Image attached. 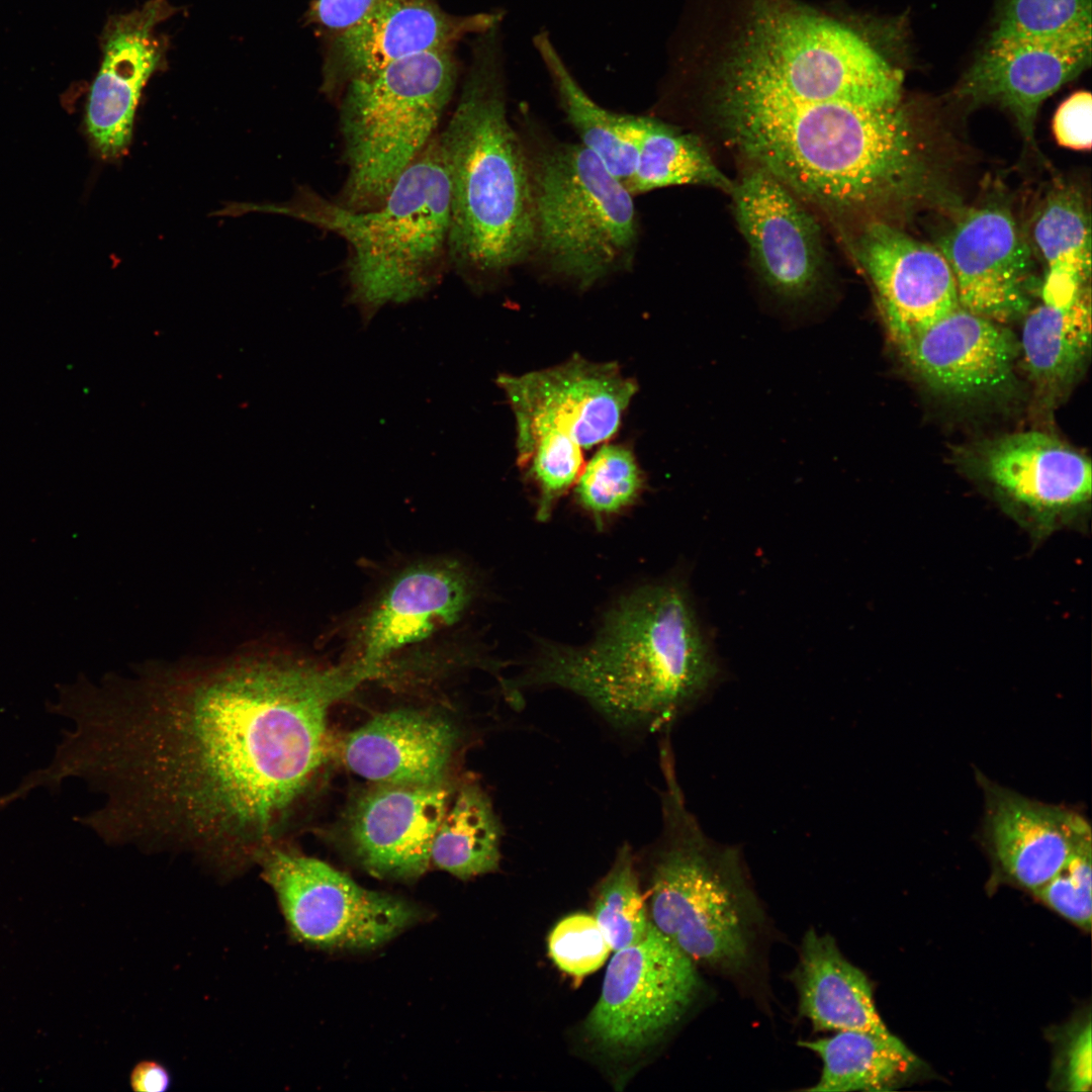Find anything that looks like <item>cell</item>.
<instances>
[{"label":"cell","mask_w":1092,"mask_h":1092,"mask_svg":"<svg viewBox=\"0 0 1092 1092\" xmlns=\"http://www.w3.org/2000/svg\"><path fill=\"white\" fill-rule=\"evenodd\" d=\"M369 679L352 661L324 667L259 643L79 679L63 705L77 723L68 766L106 796L82 821L111 844L242 874L287 843L324 763L329 711Z\"/></svg>","instance_id":"6da1fadb"},{"label":"cell","mask_w":1092,"mask_h":1092,"mask_svg":"<svg viewBox=\"0 0 1092 1092\" xmlns=\"http://www.w3.org/2000/svg\"><path fill=\"white\" fill-rule=\"evenodd\" d=\"M722 73L713 108L723 138L798 197L844 217L935 195L929 148L901 104L801 100Z\"/></svg>","instance_id":"7a4b0ae2"},{"label":"cell","mask_w":1092,"mask_h":1092,"mask_svg":"<svg viewBox=\"0 0 1092 1092\" xmlns=\"http://www.w3.org/2000/svg\"><path fill=\"white\" fill-rule=\"evenodd\" d=\"M718 674L687 589L668 581L618 600L586 645L542 642L524 670L500 684L512 706H520L522 689L559 688L615 730L647 736L670 733Z\"/></svg>","instance_id":"3957f363"},{"label":"cell","mask_w":1092,"mask_h":1092,"mask_svg":"<svg viewBox=\"0 0 1092 1092\" xmlns=\"http://www.w3.org/2000/svg\"><path fill=\"white\" fill-rule=\"evenodd\" d=\"M498 26L485 30L446 127L449 266L476 292L528 263L533 211L528 159L510 122Z\"/></svg>","instance_id":"277c9868"},{"label":"cell","mask_w":1092,"mask_h":1092,"mask_svg":"<svg viewBox=\"0 0 1092 1092\" xmlns=\"http://www.w3.org/2000/svg\"><path fill=\"white\" fill-rule=\"evenodd\" d=\"M661 830L651 848V923L697 967L745 984L758 972L763 908L740 850L688 809L670 738L659 740Z\"/></svg>","instance_id":"5b68a950"},{"label":"cell","mask_w":1092,"mask_h":1092,"mask_svg":"<svg viewBox=\"0 0 1092 1092\" xmlns=\"http://www.w3.org/2000/svg\"><path fill=\"white\" fill-rule=\"evenodd\" d=\"M247 211L288 215L340 237L349 250L348 301L365 325L386 304L428 294L449 265V183L438 133L373 208L350 209L299 187L284 203H236L223 209L228 215Z\"/></svg>","instance_id":"8992f818"},{"label":"cell","mask_w":1092,"mask_h":1092,"mask_svg":"<svg viewBox=\"0 0 1092 1092\" xmlns=\"http://www.w3.org/2000/svg\"><path fill=\"white\" fill-rule=\"evenodd\" d=\"M533 240L529 262L580 290L629 270L639 243L633 195L579 143L531 126Z\"/></svg>","instance_id":"52a82bcc"},{"label":"cell","mask_w":1092,"mask_h":1092,"mask_svg":"<svg viewBox=\"0 0 1092 1092\" xmlns=\"http://www.w3.org/2000/svg\"><path fill=\"white\" fill-rule=\"evenodd\" d=\"M495 383L515 417L518 465L538 491L536 518L546 522L577 481L584 452L619 431L637 383L614 362L577 355L542 370L499 374Z\"/></svg>","instance_id":"ba28073f"},{"label":"cell","mask_w":1092,"mask_h":1092,"mask_svg":"<svg viewBox=\"0 0 1092 1092\" xmlns=\"http://www.w3.org/2000/svg\"><path fill=\"white\" fill-rule=\"evenodd\" d=\"M455 84L450 49L348 79L340 104L347 175L336 201L354 210L378 205L437 134Z\"/></svg>","instance_id":"9c48e42d"},{"label":"cell","mask_w":1092,"mask_h":1092,"mask_svg":"<svg viewBox=\"0 0 1092 1092\" xmlns=\"http://www.w3.org/2000/svg\"><path fill=\"white\" fill-rule=\"evenodd\" d=\"M723 71L801 100L901 102V71L867 40L835 20L791 8L759 13Z\"/></svg>","instance_id":"30bf717a"},{"label":"cell","mask_w":1092,"mask_h":1092,"mask_svg":"<svg viewBox=\"0 0 1092 1092\" xmlns=\"http://www.w3.org/2000/svg\"><path fill=\"white\" fill-rule=\"evenodd\" d=\"M258 867L274 891L294 938L323 948L381 945L418 921L421 911L395 896L368 890L288 843L268 849Z\"/></svg>","instance_id":"8fae6325"},{"label":"cell","mask_w":1092,"mask_h":1092,"mask_svg":"<svg viewBox=\"0 0 1092 1092\" xmlns=\"http://www.w3.org/2000/svg\"><path fill=\"white\" fill-rule=\"evenodd\" d=\"M969 471L1034 546L1060 530L1088 526L1090 459L1051 434L1032 430L985 441Z\"/></svg>","instance_id":"7c38bea8"},{"label":"cell","mask_w":1092,"mask_h":1092,"mask_svg":"<svg viewBox=\"0 0 1092 1092\" xmlns=\"http://www.w3.org/2000/svg\"><path fill=\"white\" fill-rule=\"evenodd\" d=\"M701 989L697 965L651 923L641 941L616 950L585 1028L606 1050H642L681 1019Z\"/></svg>","instance_id":"4fadbf2b"},{"label":"cell","mask_w":1092,"mask_h":1092,"mask_svg":"<svg viewBox=\"0 0 1092 1092\" xmlns=\"http://www.w3.org/2000/svg\"><path fill=\"white\" fill-rule=\"evenodd\" d=\"M752 267L786 303H807L824 290L827 258L819 224L799 197L772 175L751 166L730 192Z\"/></svg>","instance_id":"5bb4252c"},{"label":"cell","mask_w":1092,"mask_h":1092,"mask_svg":"<svg viewBox=\"0 0 1092 1092\" xmlns=\"http://www.w3.org/2000/svg\"><path fill=\"white\" fill-rule=\"evenodd\" d=\"M477 594L475 575L458 559L432 557L405 565L386 579L354 623L353 660L384 665L460 622Z\"/></svg>","instance_id":"9a60e30c"},{"label":"cell","mask_w":1092,"mask_h":1092,"mask_svg":"<svg viewBox=\"0 0 1092 1092\" xmlns=\"http://www.w3.org/2000/svg\"><path fill=\"white\" fill-rule=\"evenodd\" d=\"M891 342L922 383L948 400L994 401L1017 383L1018 340L961 305Z\"/></svg>","instance_id":"2e32d148"},{"label":"cell","mask_w":1092,"mask_h":1092,"mask_svg":"<svg viewBox=\"0 0 1092 1092\" xmlns=\"http://www.w3.org/2000/svg\"><path fill=\"white\" fill-rule=\"evenodd\" d=\"M938 250L962 307L1002 325L1030 309L1031 255L1007 210L990 205L969 211Z\"/></svg>","instance_id":"e0dca14e"},{"label":"cell","mask_w":1092,"mask_h":1092,"mask_svg":"<svg viewBox=\"0 0 1092 1092\" xmlns=\"http://www.w3.org/2000/svg\"><path fill=\"white\" fill-rule=\"evenodd\" d=\"M853 251L874 287L891 341L960 305L951 269L941 252L890 223L868 222Z\"/></svg>","instance_id":"ac0fdd59"},{"label":"cell","mask_w":1092,"mask_h":1092,"mask_svg":"<svg viewBox=\"0 0 1092 1092\" xmlns=\"http://www.w3.org/2000/svg\"><path fill=\"white\" fill-rule=\"evenodd\" d=\"M451 802L445 781L432 785L373 784L354 802L348 835L372 874L415 880L431 866V847Z\"/></svg>","instance_id":"d6986e66"},{"label":"cell","mask_w":1092,"mask_h":1092,"mask_svg":"<svg viewBox=\"0 0 1092 1092\" xmlns=\"http://www.w3.org/2000/svg\"><path fill=\"white\" fill-rule=\"evenodd\" d=\"M166 10L164 0H151L141 9L113 18L106 27L103 60L85 115L90 140L103 159L119 158L131 142L143 88L162 57L155 32Z\"/></svg>","instance_id":"ffe728a7"},{"label":"cell","mask_w":1092,"mask_h":1092,"mask_svg":"<svg viewBox=\"0 0 1092 1092\" xmlns=\"http://www.w3.org/2000/svg\"><path fill=\"white\" fill-rule=\"evenodd\" d=\"M982 785L988 847L1002 872L1031 892L1091 838L1089 822L1074 810L1029 799L987 780Z\"/></svg>","instance_id":"44dd1931"},{"label":"cell","mask_w":1092,"mask_h":1092,"mask_svg":"<svg viewBox=\"0 0 1092 1092\" xmlns=\"http://www.w3.org/2000/svg\"><path fill=\"white\" fill-rule=\"evenodd\" d=\"M1091 63V44L989 41L961 82L958 93L973 104H995L1033 140L1041 103Z\"/></svg>","instance_id":"7402d4cb"},{"label":"cell","mask_w":1092,"mask_h":1092,"mask_svg":"<svg viewBox=\"0 0 1092 1092\" xmlns=\"http://www.w3.org/2000/svg\"><path fill=\"white\" fill-rule=\"evenodd\" d=\"M457 740L455 728L439 716L413 709L379 714L345 739L346 766L384 785L444 782Z\"/></svg>","instance_id":"603a6c76"},{"label":"cell","mask_w":1092,"mask_h":1092,"mask_svg":"<svg viewBox=\"0 0 1092 1092\" xmlns=\"http://www.w3.org/2000/svg\"><path fill=\"white\" fill-rule=\"evenodd\" d=\"M499 21L495 13L455 18L433 0H386L341 31L337 50L350 79L411 56L450 49L463 34L483 32Z\"/></svg>","instance_id":"cb8c5ba5"},{"label":"cell","mask_w":1092,"mask_h":1092,"mask_svg":"<svg viewBox=\"0 0 1092 1092\" xmlns=\"http://www.w3.org/2000/svg\"><path fill=\"white\" fill-rule=\"evenodd\" d=\"M799 1012L817 1031L891 1032L880 1017L867 976L847 961L829 934L809 929L793 972Z\"/></svg>","instance_id":"d4e9b609"},{"label":"cell","mask_w":1092,"mask_h":1092,"mask_svg":"<svg viewBox=\"0 0 1092 1092\" xmlns=\"http://www.w3.org/2000/svg\"><path fill=\"white\" fill-rule=\"evenodd\" d=\"M1018 346L1028 378L1052 405L1075 383L1089 356L1090 288L1066 305L1042 302L1029 309Z\"/></svg>","instance_id":"484cf974"},{"label":"cell","mask_w":1092,"mask_h":1092,"mask_svg":"<svg viewBox=\"0 0 1092 1092\" xmlns=\"http://www.w3.org/2000/svg\"><path fill=\"white\" fill-rule=\"evenodd\" d=\"M798 1044L822 1062L821 1076L808 1091H889L902 1084L918 1064L916 1056L892 1033L840 1030Z\"/></svg>","instance_id":"4316f807"},{"label":"cell","mask_w":1092,"mask_h":1092,"mask_svg":"<svg viewBox=\"0 0 1092 1092\" xmlns=\"http://www.w3.org/2000/svg\"><path fill=\"white\" fill-rule=\"evenodd\" d=\"M636 156L627 184L631 194L680 185L712 187L730 194L732 182L701 140L655 115L631 114Z\"/></svg>","instance_id":"83f0119b"},{"label":"cell","mask_w":1092,"mask_h":1092,"mask_svg":"<svg viewBox=\"0 0 1092 1092\" xmlns=\"http://www.w3.org/2000/svg\"><path fill=\"white\" fill-rule=\"evenodd\" d=\"M1032 238L1046 265L1043 303L1066 305L1089 287V215L1081 196L1070 189L1053 192L1039 209Z\"/></svg>","instance_id":"f1b7e54d"},{"label":"cell","mask_w":1092,"mask_h":1092,"mask_svg":"<svg viewBox=\"0 0 1092 1092\" xmlns=\"http://www.w3.org/2000/svg\"><path fill=\"white\" fill-rule=\"evenodd\" d=\"M534 47L550 77L558 104L579 144L597 156L627 187L635 162L631 114L611 111L580 86L546 31L534 36Z\"/></svg>","instance_id":"f546056e"},{"label":"cell","mask_w":1092,"mask_h":1092,"mask_svg":"<svg viewBox=\"0 0 1092 1092\" xmlns=\"http://www.w3.org/2000/svg\"><path fill=\"white\" fill-rule=\"evenodd\" d=\"M449 804L431 847V864L461 880L498 870L503 825L485 790L463 783Z\"/></svg>","instance_id":"4dcf8cb0"},{"label":"cell","mask_w":1092,"mask_h":1092,"mask_svg":"<svg viewBox=\"0 0 1092 1092\" xmlns=\"http://www.w3.org/2000/svg\"><path fill=\"white\" fill-rule=\"evenodd\" d=\"M989 41L1091 44V0H1003Z\"/></svg>","instance_id":"1f68e13d"},{"label":"cell","mask_w":1092,"mask_h":1092,"mask_svg":"<svg viewBox=\"0 0 1092 1092\" xmlns=\"http://www.w3.org/2000/svg\"><path fill=\"white\" fill-rule=\"evenodd\" d=\"M644 487L645 478L632 450L604 443L583 466L574 493L580 508L601 528L631 508Z\"/></svg>","instance_id":"d6a6232c"},{"label":"cell","mask_w":1092,"mask_h":1092,"mask_svg":"<svg viewBox=\"0 0 1092 1092\" xmlns=\"http://www.w3.org/2000/svg\"><path fill=\"white\" fill-rule=\"evenodd\" d=\"M593 916L611 950L634 945L647 934L651 921L646 914L635 855L628 843L618 848L611 869L598 886Z\"/></svg>","instance_id":"836d02e7"},{"label":"cell","mask_w":1092,"mask_h":1092,"mask_svg":"<svg viewBox=\"0 0 1092 1092\" xmlns=\"http://www.w3.org/2000/svg\"><path fill=\"white\" fill-rule=\"evenodd\" d=\"M548 950L560 971L581 978L604 965L611 947L594 916L575 913L553 927Z\"/></svg>","instance_id":"e575fe53"},{"label":"cell","mask_w":1092,"mask_h":1092,"mask_svg":"<svg viewBox=\"0 0 1092 1092\" xmlns=\"http://www.w3.org/2000/svg\"><path fill=\"white\" fill-rule=\"evenodd\" d=\"M1092 838L1083 841L1043 886L1033 894L1084 930L1091 928Z\"/></svg>","instance_id":"d590c367"},{"label":"cell","mask_w":1092,"mask_h":1092,"mask_svg":"<svg viewBox=\"0 0 1092 1092\" xmlns=\"http://www.w3.org/2000/svg\"><path fill=\"white\" fill-rule=\"evenodd\" d=\"M1092 98L1088 91H1078L1058 107L1053 130L1057 142L1073 150L1091 149Z\"/></svg>","instance_id":"8d00e7d4"},{"label":"cell","mask_w":1092,"mask_h":1092,"mask_svg":"<svg viewBox=\"0 0 1092 1092\" xmlns=\"http://www.w3.org/2000/svg\"><path fill=\"white\" fill-rule=\"evenodd\" d=\"M1091 1023H1084L1070 1039L1065 1055V1082L1068 1090L1085 1092L1092 1084Z\"/></svg>","instance_id":"74e56055"},{"label":"cell","mask_w":1092,"mask_h":1092,"mask_svg":"<svg viewBox=\"0 0 1092 1092\" xmlns=\"http://www.w3.org/2000/svg\"><path fill=\"white\" fill-rule=\"evenodd\" d=\"M386 0H313L311 16L332 30L343 31Z\"/></svg>","instance_id":"f35d334b"},{"label":"cell","mask_w":1092,"mask_h":1092,"mask_svg":"<svg viewBox=\"0 0 1092 1092\" xmlns=\"http://www.w3.org/2000/svg\"><path fill=\"white\" fill-rule=\"evenodd\" d=\"M130 1086L135 1092H164L171 1083L168 1070L155 1061L139 1063L130 1074Z\"/></svg>","instance_id":"ab89813d"}]
</instances>
